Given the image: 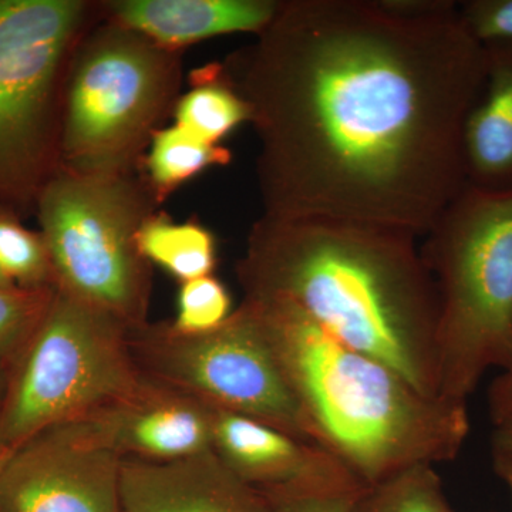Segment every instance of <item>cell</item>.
<instances>
[{
    "instance_id": "cell-1",
    "label": "cell",
    "mask_w": 512,
    "mask_h": 512,
    "mask_svg": "<svg viewBox=\"0 0 512 512\" xmlns=\"http://www.w3.org/2000/svg\"><path fill=\"white\" fill-rule=\"evenodd\" d=\"M265 217L424 237L466 188L485 50L447 0H288L227 67Z\"/></svg>"
},
{
    "instance_id": "cell-2",
    "label": "cell",
    "mask_w": 512,
    "mask_h": 512,
    "mask_svg": "<svg viewBox=\"0 0 512 512\" xmlns=\"http://www.w3.org/2000/svg\"><path fill=\"white\" fill-rule=\"evenodd\" d=\"M237 272L245 296L292 303L343 345L439 396V296L416 235L264 215Z\"/></svg>"
},
{
    "instance_id": "cell-3",
    "label": "cell",
    "mask_w": 512,
    "mask_h": 512,
    "mask_svg": "<svg viewBox=\"0 0 512 512\" xmlns=\"http://www.w3.org/2000/svg\"><path fill=\"white\" fill-rule=\"evenodd\" d=\"M326 447L363 485L448 463L470 434L467 403L427 396L392 367L343 345L292 303L249 298Z\"/></svg>"
},
{
    "instance_id": "cell-4",
    "label": "cell",
    "mask_w": 512,
    "mask_h": 512,
    "mask_svg": "<svg viewBox=\"0 0 512 512\" xmlns=\"http://www.w3.org/2000/svg\"><path fill=\"white\" fill-rule=\"evenodd\" d=\"M424 238L439 296V394L467 403L512 353V191L466 185Z\"/></svg>"
},
{
    "instance_id": "cell-5",
    "label": "cell",
    "mask_w": 512,
    "mask_h": 512,
    "mask_svg": "<svg viewBox=\"0 0 512 512\" xmlns=\"http://www.w3.org/2000/svg\"><path fill=\"white\" fill-rule=\"evenodd\" d=\"M141 379L130 329L56 286L45 316L6 373L0 412L5 453L47 427L99 412Z\"/></svg>"
},
{
    "instance_id": "cell-6",
    "label": "cell",
    "mask_w": 512,
    "mask_h": 512,
    "mask_svg": "<svg viewBox=\"0 0 512 512\" xmlns=\"http://www.w3.org/2000/svg\"><path fill=\"white\" fill-rule=\"evenodd\" d=\"M37 212L56 286L133 330L146 325L150 262L137 235L147 201L124 173L63 170L37 195Z\"/></svg>"
},
{
    "instance_id": "cell-7",
    "label": "cell",
    "mask_w": 512,
    "mask_h": 512,
    "mask_svg": "<svg viewBox=\"0 0 512 512\" xmlns=\"http://www.w3.org/2000/svg\"><path fill=\"white\" fill-rule=\"evenodd\" d=\"M178 63L171 49L113 25L80 50L67 89L64 170L124 173L173 100Z\"/></svg>"
},
{
    "instance_id": "cell-8",
    "label": "cell",
    "mask_w": 512,
    "mask_h": 512,
    "mask_svg": "<svg viewBox=\"0 0 512 512\" xmlns=\"http://www.w3.org/2000/svg\"><path fill=\"white\" fill-rule=\"evenodd\" d=\"M130 345L143 375L328 450L247 301L210 332L146 323L130 330Z\"/></svg>"
},
{
    "instance_id": "cell-9",
    "label": "cell",
    "mask_w": 512,
    "mask_h": 512,
    "mask_svg": "<svg viewBox=\"0 0 512 512\" xmlns=\"http://www.w3.org/2000/svg\"><path fill=\"white\" fill-rule=\"evenodd\" d=\"M84 12L77 0H0V202L37 198L52 177L57 77Z\"/></svg>"
},
{
    "instance_id": "cell-10",
    "label": "cell",
    "mask_w": 512,
    "mask_h": 512,
    "mask_svg": "<svg viewBox=\"0 0 512 512\" xmlns=\"http://www.w3.org/2000/svg\"><path fill=\"white\" fill-rule=\"evenodd\" d=\"M121 464L90 417L47 427L0 458V512H123Z\"/></svg>"
},
{
    "instance_id": "cell-11",
    "label": "cell",
    "mask_w": 512,
    "mask_h": 512,
    "mask_svg": "<svg viewBox=\"0 0 512 512\" xmlns=\"http://www.w3.org/2000/svg\"><path fill=\"white\" fill-rule=\"evenodd\" d=\"M212 450L261 491H352L366 487L336 454L241 414L214 409Z\"/></svg>"
},
{
    "instance_id": "cell-12",
    "label": "cell",
    "mask_w": 512,
    "mask_h": 512,
    "mask_svg": "<svg viewBox=\"0 0 512 512\" xmlns=\"http://www.w3.org/2000/svg\"><path fill=\"white\" fill-rule=\"evenodd\" d=\"M86 417L123 458L174 461L212 448L214 407L146 375L126 396Z\"/></svg>"
},
{
    "instance_id": "cell-13",
    "label": "cell",
    "mask_w": 512,
    "mask_h": 512,
    "mask_svg": "<svg viewBox=\"0 0 512 512\" xmlns=\"http://www.w3.org/2000/svg\"><path fill=\"white\" fill-rule=\"evenodd\" d=\"M120 493L123 512H276L212 448L174 461L123 458Z\"/></svg>"
},
{
    "instance_id": "cell-14",
    "label": "cell",
    "mask_w": 512,
    "mask_h": 512,
    "mask_svg": "<svg viewBox=\"0 0 512 512\" xmlns=\"http://www.w3.org/2000/svg\"><path fill=\"white\" fill-rule=\"evenodd\" d=\"M109 5L114 23L167 49L229 33L258 35L279 8L272 0H120Z\"/></svg>"
},
{
    "instance_id": "cell-15",
    "label": "cell",
    "mask_w": 512,
    "mask_h": 512,
    "mask_svg": "<svg viewBox=\"0 0 512 512\" xmlns=\"http://www.w3.org/2000/svg\"><path fill=\"white\" fill-rule=\"evenodd\" d=\"M480 92L463 131L466 183L512 191V45H488Z\"/></svg>"
},
{
    "instance_id": "cell-16",
    "label": "cell",
    "mask_w": 512,
    "mask_h": 512,
    "mask_svg": "<svg viewBox=\"0 0 512 512\" xmlns=\"http://www.w3.org/2000/svg\"><path fill=\"white\" fill-rule=\"evenodd\" d=\"M137 245L146 261L183 284L211 275L217 265L215 239L201 225L174 224L150 215L138 231Z\"/></svg>"
},
{
    "instance_id": "cell-17",
    "label": "cell",
    "mask_w": 512,
    "mask_h": 512,
    "mask_svg": "<svg viewBox=\"0 0 512 512\" xmlns=\"http://www.w3.org/2000/svg\"><path fill=\"white\" fill-rule=\"evenodd\" d=\"M177 126L205 143H218L239 124L248 121V107L229 82L220 64L202 69L198 84L178 101Z\"/></svg>"
},
{
    "instance_id": "cell-18",
    "label": "cell",
    "mask_w": 512,
    "mask_h": 512,
    "mask_svg": "<svg viewBox=\"0 0 512 512\" xmlns=\"http://www.w3.org/2000/svg\"><path fill=\"white\" fill-rule=\"evenodd\" d=\"M350 512L453 511L434 466L419 464L363 487Z\"/></svg>"
},
{
    "instance_id": "cell-19",
    "label": "cell",
    "mask_w": 512,
    "mask_h": 512,
    "mask_svg": "<svg viewBox=\"0 0 512 512\" xmlns=\"http://www.w3.org/2000/svg\"><path fill=\"white\" fill-rule=\"evenodd\" d=\"M228 161L227 148L205 143L175 124L154 133L147 165L154 188L168 192L205 168Z\"/></svg>"
},
{
    "instance_id": "cell-20",
    "label": "cell",
    "mask_w": 512,
    "mask_h": 512,
    "mask_svg": "<svg viewBox=\"0 0 512 512\" xmlns=\"http://www.w3.org/2000/svg\"><path fill=\"white\" fill-rule=\"evenodd\" d=\"M0 271L19 288L56 285L55 271L42 235L0 214Z\"/></svg>"
},
{
    "instance_id": "cell-21",
    "label": "cell",
    "mask_w": 512,
    "mask_h": 512,
    "mask_svg": "<svg viewBox=\"0 0 512 512\" xmlns=\"http://www.w3.org/2000/svg\"><path fill=\"white\" fill-rule=\"evenodd\" d=\"M56 285L49 288H0V367L12 365L49 308Z\"/></svg>"
},
{
    "instance_id": "cell-22",
    "label": "cell",
    "mask_w": 512,
    "mask_h": 512,
    "mask_svg": "<svg viewBox=\"0 0 512 512\" xmlns=\"http://www.w3.org/2000/svg\"><path fill=\"white\" fill-rule=\"evenodd\" d=\"M231 296L212 275L184 282L178 293L177 315L171 328L184 335L210 332L231 316Z\"/></svg>"
},
{
    "instance_id": "cell-23",
    "label": "cell",
    "mask_w": 512,
    "mask_h": 512,
    "mask_svg": "<svg viewBox=\"0 0 512 512\" xmlns=\"http://www.w3.org/2000/svg\"><path fill=\"white\" fill-rule=\"evenodd\" d=\"M458 15L481 46L512 45V0H468Z\"/></svg>"
},
{
    "instance_id": "cell-24",
    "label": "cell",
    "mask_w": 512,
    "mask_h": 512,
    "mask_svg": "<svg viewBox=\"0 0 512 512\" xmlns=\"http://www.w3.org/2000/svg\"><path fill=\"white\" fill-rule=\"evenodd\" d=\"M261 491L276 512H350L362 491Z\"/></svg>"
},
{
    "instance_id": "cell-25",
    "label": "cell",
    "mask_w": 512,
    "mask_h": 512,
    "mask_svg": "<svg viewBox=\"0 0 512 512\" xmlns=\"http://www.w3.org/2000/svg\"><path fill=\"white\" fill-rule=\"evenodd\" d=\"M488 412L494 426L512 416V353L488 389Z\"/></svg>"
},
{
    "instance_id": "cell-26",
    "label": "cell",
    "mask_w": 512,
    "mask_h": 512,
    "mask_svg": "<svg viewBox=\"0 0 512 512\" xmlns=\"http://www.w3.org/2000/svg\"><path fill=\"white\" fill-rule=\"evenodd\" d=\"M493 467L495 474L504 481L512 497V453L511 451L493 450Z\"/></svg>"
},
{
    "instance_id": "cell-27",
    "label": "cell",
    "mask_w": 512,
    "mask_h": 512,
    "mask_svg": "<svg viewBox=\"0 0 512 512\" xmlns=\"http://www.w3.org/2000/svg\"><path fill=\"white\" fill-rule=\"evenodd\" d=\"M493 450L511 451L512 453V416L495 424Z\"/></svg>"
},
{
    "instance_id": "cell-28",
    "label": "cell",
    "mask_w": 512,
    "mask_h": 512,
    "mask_svg": "<svg viewBox=\"0 0 512 512\" xmlns=\"http://www.w3.org/2000/svg\"><path fill=\"white\" fill-rule=\"evenodd\" d=\"M6 390V370L0 367V412H2L3 397H5ZM5 454V448H3L2 437H0V458Z\"/></svg>"
},
{
    "instance_id": "cell-29",
    "label": "cell",
    "mask_w": 512,
    "mask_h": 512,
    "mask_svg": "<svg viewBox=\"0 0 512 512\" xmlns=\"http://www.w3.org/2000/svg\"><path fill=\"white\" fill-rule=\"evenodd\" d=\"M0 288H16V285L13 284L10 279L6 278L2 271H0Z\"/></svg>"
}]
</instances>
